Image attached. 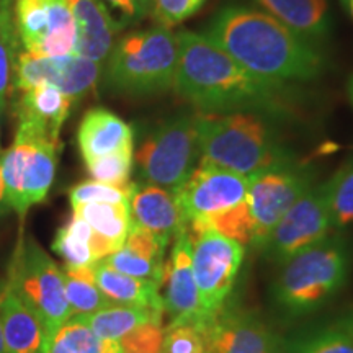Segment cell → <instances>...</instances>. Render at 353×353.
<instances>
[{
    "label": "cell",
    "mask_w": 353,
    "mask_h": 353,
    "mask_svg": "<svg viewBox=\"0 0 353 353\" xmlns=\"http://www.w3.org/2000/svg\"><path fill=\"white\" fill-rule=\"evenodd\" d=\"M174 88L203 113L278 114L290 107L285 83L263 81L237 64L206 34H176Z\"/></svg>",
    "instance_id": "1"
},
{
    "label": "cell",
    "mask_w": 353,
    "mask_h": 353,
    "mask_svg": "<svg viewBox=\"0 0 353 353\" xmlns=\"http://www.w3.org/2000/svg\"><path fill=\"white\" fill-rule=\"evenodd\" d=\"M205 34L263 81H311L324 69V57L316 44L296 37L268 13L252 8H223Z\"/></svg>",
    "instance_id": "2"
},
{
    "label": "cell",
    "mask_w": 353,
    "mask_h": 353,
    "mask_svg": "<svg viewBox=\"0 0 353 353\" xmlns=\"http://www.w3.org/2000/svg\"><path fill=\"white\" fill-rule=\"evenodd\" d=\"M200 164L245 176L291 164L293 157L259 113H196Z\"/></svg>",
    "instance_id": "3"
},
{
    "label": "cell",
    "mask_w": 353,
    "mask_h": 353,
    "mask_svg": "<svg viewBox=\"0 0 353 353\" xmlns=\"http://www.w3.org/2000/svg\"><path fill=\"white\" fill-rule=\"evenodd\" d=\"M352 255L341 236H329L281 263L272 286L273 301L288 316L317 311L345 286Z\"/></svg>",
    "instance_id": "4"
},
{
    "label": "cell",
    "mask_w": 353,
    "mask_h": 353,
    "mask_svg": "<svg viewBox=\"0 0 353 353\" xmlns=\"http://www.w3.org/2000/svg\"><path fill=\"white\" fill-rule=\"evenodd\" d=\"M179 46L170 28L157 25L126 34L107 57L105 85L128 95H149L174 87Z\"/></svg>",
    "instance_id": "5"
},
{
    "label": "cell",
    "mask_w": 353,
    "mask_h": 353,
    "mask_svg": "<svg viewBox=\"0 0 353 353\" xmlns=\"http://www.w3.org/2000/svg\"><path fill=\"white\" fill-rule=\"evenodd\" d=\"M145 183L176 190L200 164L196 113H180L148 132L134 154Z\"/></svg>",
    "instance_id": "6"
},
{
    "label": "cell",
    "mask_w": 353,
    "mask_h": 353,
    "mask_svg": "<svg viewBox=\"0 0 353 353\" xmlns=\"http://www.w3.org/2000/svg\"><path fill=\"white\" fill-rule=\"evenodd\" d=\"M7 285L41 319L48 334L72 317L63 270L32 239L17 247Z\"/></svg>",
    "instance_id": "7"
},
{
    "label": "cell",
    "mask_w": 353,
    "mask_h": 353,
    "mask_svg": "<svg viewBox=\"0 0 353 353\" xmlns=\"http://www.w3.org/2000/svg\"><path fill=\"white\" fill-rule=\"evenodd\" d=\"M59 145L15 139L0 156L7 208L25 216L46 200L54 182Z\"/></svg>",
    "instance_id": "8"
},
{
    "label": "cell",
    "mask_w": 353,
    "mask_h": 353,
    "mask_svg": "<svg viewBox=\"0 0 353 353\" xmlns=\"http://www.w3.org/2000/svg\"><path fill=\"white\" fill-rule=\"evenodd\" d=\"M330 229L327 182L312 185L278 221L259 249L268 260L281 265L306 247L327 237Z\"/></svg>",
    "instance_id": "9"
},
{
    "label": "cell",
    "mask_w": 353,
    "mask_h": 353,
    "mask_svg": "<svg viewBox=\"0 0 353 353\" xmlns=\"http://www.w3.org/2000/svg\"><path fill=\"white\" fill-rule=\"evenodd\" d=\"M196 288L206 312L216 314L228 301L244 262L245 247L214 231L188 232Z\"/></svg>",
    "instance_id": "10"
},
{
    "label": "cell",
    "mask_w": 353,
    "mask_h": 353,
    "mask_svg": "<svg viewBox=\"0 0 353 353\" xmlns=\"http://www.w3.org/2000/svg\"><path fill=\"white\" fill-rule=\"evenodd\" d=\"M312 185L309 170L296 167L293 162L249 176L247 203L255 223L252 247L259 249L263 244L278 221Z\"/></svg>",
    "instance_id": "11"
},
{
    "label": "cell",
    "mask_w": 353,
    "mask_h": 353,
    "mask_svg": "<svg viewBox=\"0 0 353 353\" xmlns=\"http://www.w3.org/2000/svg\"><path fill=\"white\" fill-rule=\"evenodd\" d=\"M15 23L32 54H74L76 21L68 0H15Z\"/></svg>",
    "instance_id": "12"
},
{
    "label": "cell",
    "mask_w": 353,
    "mask_h": 353,
    "mask_svg": "<svg viewBox=\"0 0 353 353\" xmlns=\"http://www.w3.org/2000/svg\"><path fill=\"white\" fill-rule=\"evenodd\" d=\"M99 77L100 64L82 56H34L25 51L17 57L13 88L26 90L48 83L76 101L95 87Z\"/></svg>",
    "instance_id": "13"
},
{
    "label": "cell",
    "mask_w": 353,
    "mask_h": 353,
    "mask_svg": "<svg viewBox=\"0 0 353 353\" xmlns=\"http://www.w3.org/2000/svg\"><path fill=\"white\" fill-rule=\"evenodd\" d=\"M247 190L249 176L200 164L187 182L175 190V195L190 224V221L219 213L244 201Z\"/></svg>",
    "instance_id": "14"
},
{
    "label": "cell",
    "mask_w": 353,
    "mask_h": 353,
    "mask_svg": "<svg viewBox=\"0 0 353 353\" xmlns=\"http://www.w3.org/2000/svg\"><path fill=\"white\" fill-rule=\"evenodd\" d=\"M161 288H164V312L170 322H190L208 325L214 314L205 311L198 293L192 263V239L188 231L182 234L172 245L170 259L164 265Z\"/></svg>",
    "instance_id": "15"
},
{
    "label": "cell",
    "mask_w": 353,
    "mask_h": 353,
    "mask_svg": "<svg viewBox=\"0 0 353 353\" xmlns=\"http://www.w3.org/2000/svg\"><path fill=\"white\" fill-rule=\"evenodd\" d=\"M214 353H285V342L255 312L241 306H226L214 314Z\"/></svg>",
    "instance_id": "16"
},
{
    "label": "cell",
    "mask_w": 353,
    "mask_h": 353,
    "mask_svg": "<svg viewBox=\"0 0 353 353\" xmlns=\"http://www.w3.org/2000/svg\"><path fill=\"white\" fill-rule=\"evenodd\" d=\"M17 105L15 139L59 145V132L69 117L72 100L56 87L41 83L26 88Z\"/></svg>",
    "instance_id": "17"
},
{
    "label": "cell",
    "mask_w": 353,
    "mask_h": 353,
    "mask_svg": "<svg viewBox=\"0 0 353 353\" xmlns=\"http://www.w3.org/2000/svg\"><path fill=\"white\" fill-rule=\"evenodd\" d=\"M131 223L156 234L167 244H174L182 234L188 231L175 190L162 188L151 183H134L130 196Z\"/></svg>",
    "instance_id": "18"
},
{
    "label": "cell",
    "mask_w": 353,
    "mask_h": 353,
    "mask_svg": "<svg viewBox=\"0 0 353 353\" xmlns=\"http://www.w3.org/2000/svg\"><path fill=\"white\" fill-rule=\"evenodd\" d=\"M76 21L74 54L101 64L113 50L120 26L100 0H68Z\"/></svg>",
    "instance_id": "19"
},
{
    "label": "cell",
    "mask_w": 353,
    "mask_h": 353,
    "mask_svg": "<svg viewBox=\"0 0 353 353\" xmlns=\"http://www.w3.org/2000/svg\"><path fill=\"white\" fill-rule=\"evenodd\" d=\"M0 329L10 353H44L46 327L7 283L0 291Z\"/></svg>",
    "instance_id": "20"
},
{
    "label": "cell",
    "mask_w": 353,
    "mask_h": 353,
    "mask_svg": "<svg viewBox=\"0 0 353 353\" xmlns=\"http://www.w3.org/2000/svg\"><path fill=\"white\" fill-rule=\"evenodd\" d=\"M77 143L85 164L94 159L134 148L131 128L105 108H94L85 113L79 126Z\"/></svg>",
    "instance_id": "21"
},
{
    "label": "cell",
    "mask_w": 353,
    "mask_h": 353,
    "mask_svg": "<svg viewBox=\"0 0 353 353\" xmlns=\"http://www.w3.org/2000/svg\"><path fill=\"white\" fill-rule=\"evenodd\" d=\"M268 15L290 32L312 44L329 33V8L325 0H255Z\"/></svg>",
    "instance_id": "22"
},
{
    "label": "cell",
    "mask_w": 353,
    "mask_h": 353,
    "mask_svg": "<svg viewBox=\"0 0 353 353\" xmlns=\"http://www.w3.org/2000/svg\"><path fill=\"white\" fill-rule=\"evenodd\" d=\"M95 280L103 296L112 304L149 307L165 314L161 286L151 280L125 275L101 260L95 263Z\"/></svg>",
    "instance_id": "23"
},
{
    "label": "cell",
    "mask_w": 353,
    "mask_h": 353,
    "mask_svg": "<svg viewBox=\"0 0 353 353\" xmlns=\"http://www.w3.org/2000/svg\"><path fill=\"white\" fill-rule=\"evenodd\" d=\"M44 353H123L120 342L97 335L82 317H70L48 334Z\"/></svg>",
    "instance_id": "24"
},
{
    "label": "cell",
    "mask_w": 353,
    "mask_h": 353,
    "mask_svg": "<svg viewBox=\"0 0 353 353\" xmlns=\"http://www.w3.org/2000/svg\"><path fill=\"white\" fill-rule=\"evenodd\" d=\"M164 314L149 307L125 306V304H110L94 314L82 317L87 325L101 339L120 341L132 329L148 322H162Z\"/></svg>",
    "instance_id": "25"
},
{
    "label": "cell",
    "mask_w": 353,
    "mask_h": 353,
    "mask_svg": "<svg viewBox=\"0 0 353 353\" xmlns=\"http://www.w3.org/2000/svg\"><path fill=\"white\" fill-rule=\"evenodd\" d=\"M74 213L85 221L92 231L121 249L131 228L130 201L126 203H81Z\"/></svg>",
    "instance_id": "26"
},
{
    "label": "cell",
    "mask_w": 353,
    "mask_h": 353,
    "mask_svg": "<svg viewBox=\"0 0 353 353\" xmlns=\"http://www.w3.org/2000/svg\"><path fill=\"white\" fill-rule=\"evenodd\" d=\"M65 299L72 312V317H85L110 306L95 280V265L88 267H68L63 268Z\"/></svg>",
    "instance_id": "27"
},
{
    "label": "cell",
    "mask_w": 353,
    "mask_h": 353,
    "mask_svg": "<svg viewBox=\"0 0 353 353\" xmlns=\"http://www.w3.org/2000/svg\"><path fill=\"white\" fill-rule=\"evenodd\" d=\"M188 226V232L214 231L221 236L239 242L244 247L254 245L255 241V223L247 198L231 208L219 211V213L190 221Z\"/></svg>",
    "instance_id": "28"
},
{
    "label": "cell",
    "mask_w": 353,
    "mask_h": 353,
    "mask_svg": "<svg viewBox=\"0 0 353 353\" xmlns=\"http://www.w3.org/2000/svg\"><path fill=\"white\" fill-rule=\"evenodd\" d=\"M92 236L94 231L85 221L72 214L69 223L59 229L52 242V250L64 260L68 267H88L99 263L92 252Z\"/></svg>",
    "instance_id": "29"
},
{
    "label": "cell",
    "mask_w": 353,
    "mask_h": 353,
    "mask_svg": "<svg viewBox=\"0 0 353 353\" xmlns=\"http://www.w3.org/2000/svg\"><path fill=\"white\" fill-rule=\"evenodd\" d=\"M13 0H0V113L7 105V97L13 87L17 64V23L13 15Z\"/></svg>",
    "instance_id": "30"
},
{
    "label": "cell",
    "mask_w": 353,
    "mask_h": 353,
    "mask_svg": "<svg viewBox=\"0 0 353 353\" xmlns=\"http://www.w3.org/2000/svg\"><path fill=\"white\" fill-rule=\"evenodd\" d=\"M285 353H353V341L339 322L285 343Z\"/></svg>",
    "instance_id": "31"
},
{
    "label": "cell",
    "mask_w": 353,
    "mask_h": 353,
    "mask_svg": "<svg viewBox=\"0 0 353 353\" xmlns=\"http://www.w3.org/2000/svg\"><path fill=\"white\" fill-rule=\"evenodd\" d=\"M213 322L208 325L170 322L165 327L164 353H214Z\"/></svg>",
    "instance_id": "32"
},
{
    "label": "cell",
    "mask_w": 353,
    "mask_h": 353,
    "mask_svg": "<svg viewBox=\"0 0 353 353\" xmlns=\"http://www.w3.org/2000/svg\"><path fill=\"white\" fill-rule=\"evenodd\" d=\"M332 228L343 229L353 223V164L342 167L327 182Z\"/></svg>",
    "instance_id": "33"
},
{
    "label": "cell",
    "mask_w": 353,
    "mask_h": 353,
    "mask_svg": "<svg viewBox=\"0 0 353 353\" xmlns=\"http://www.w3.org/2000/svg\"><path fill=\"white\" fill-rule=\"evenodd\" d=\"M132 159H134L132 149H125L87 162V170L95 182L118 188H130L132 187Z\"/></svg>",
    "instance_id": "34"
},
{
    "label": "cell",
    "mask_w": 353,
    "mask_h": 353,
    "mask_svg": "<svg viewBox=\"0 0 353 353\" xmlns=\"http://www.w3.org/2000/svg\"><path fill=\"white\" fill-rule=\"evenodd\" d=\"M101 262H105L108 267L114 268L117 272L125 273V275L136 276V278H144V280H151L154 283L161 286L162 276H164V265L165 263H156L151 260L141 257V255L131 252L128 247L123 245L120 250L108 255L107 259H103Z\"/></svg>",
    "instance_id": "35"
},
{
    "label": "cell",
    "mask_w": 353,
    "mask_h": 353,
    "mask_svg": "<svg viewBox=\"0 0 353 353\" xmlns=\"http://www.w3.org/2000/svg\"><path fill=\"white\" fill-rule=\"evenodd\" d=\"M164 337L162 322H148L132 329L118 342L123 353H164Z\"/></svg>",
    "instance_id": "36"
},
{
    "label": "cell",
    "mask_w": 353,
    "mask_h": 353,
    "mask_svg": "<svg viewBox=\"0 0 353 353\" xmlns=\"http://www.w3.org/2000/svg\"><path fill=\"white\" fill-rule=\"evenodd\" d=\"M134 187V183H132ZM132 187L118 188L112 185H105L95 180L82 182L70 190V203L81 205V203H126L130 201Z\"/></svg>",
    "instance_id": "37"
},
{
    "label": "cell",
    "mask_w": 353,
    "mask_h": 353,
    "mask_svg": "<svg viewBox=\"0 0 353 353\" xmlns=\"http://www.w3.org/2000/svg\"><path fill=\"white\" fill-rule=\"evenodd\" d=\"M205 0H156V19L159 25L172 28L192 17Z\"/></svg>",
    "instance_id": "38"
},
{
    "label": "cell",
    "mask_w": 353,
    "mask_h": 353,
    "mask_svg": "<svg viewBox=\"0 0 353 353\" xmlns=\"http://www.w3.org/2000/svg\"><path fill=\"white\" fill-rule=\"evenodd\" d=\"M100 2L107 3V6L113 8H118L128 19H136V10L131 0H100Z\"/></svg>",
    "instance_id": "39"
},
{
    "label": "cell",
    "mask_w": 353,
    "mask_h": 353,
    "mask_svg": "<svg viewBox=\"0 0 353 353\" xmlns=\"http://www.w3.org/2000/svg\"><path fill=\"white\" fill-rule=\"evenodd\" d=\"M131 2L134 6L136 19H143V17L148 15L154 6V0H131Z\"/></svg>",
    "instance_id": "40"
},
{
    "label": "cell",
    "mask_w": 353,
    "mask_h": 353,
    "mask_svg": "<svg viewBox=\"0 0 353 353\" xmlns=\"http://www.w3.org/2000/svg\"><path fill=\"white\" fill-rule=\"evenodd\" d=\"M337 322L342 325L343 329L347 330L348 335H350L352 341H353V309H350V311H347L345 314H343Z\"/></svg>",
    "instance_id": "41"
},
{
    "label": "cell",
    "mask_w": 353,
    "mask_h": 353,
    "mask_svg": "<svg viewBox=\"0 0 353 353\" xmlns=\"http://www.w3.org/2000/svg\"><path fill=\"white\" fill-rule=\"evenodd\" d=\"M7 208L6 205V190H3V179H2V169H0V211Z\"/></svg>",
    "instance_id": "42"
},
{
    "label": "cell",
    "mask_w": 353,
    "mask_h": 353,
    "mask_svg": "<svg viewBox=\"0 0 353 353\" xmlns=\"http://www.w3.org/2000/svg\"><path fill=\"white\" fill-rule=\"evenodd\" d=\"M347 92H348V97H350V101H352V105H353V76L350 77V81H348Z\"/></svg>",
    "instance_id": "43"
},
{
    "label": "cell",
    "mask_w": 353,
    "mask_h": 353,
    "mask_svg": "<svg viewBox=\"0 0 353 353\" xmlns=\"http://www.w3.org/2000/svg\"><path fill=\"white\" fill-rule=\"evenodd\" d=\"M343 2H345V6H347V8H348V10H350V13H352V17H353V0H343Z\"/></svg>",
    "instance_id": "44"
}]
</instances>
